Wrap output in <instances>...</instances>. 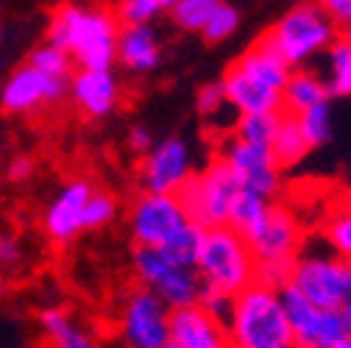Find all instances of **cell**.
Listing matches in <instances>:
<instances>
[{"instance_id":"6da1fadb","label":"cell","mask_w":351,"mask_h":348,"mask_svg":"<svg viewBox=\"0 0 351 348\" xmlns=\"http://www.w3.org/2000/svg\"><path fill=\"white\" fill-rule=\"evenodd\" d=\"M120 28V20L104 9L62 6L48 25V42L70 53L75 70H112Z\"/></svg>"},{"instance_id":"7a4b0ae2","label":"cell","mask_w":351,"mask_h":348,"mask_svg":"<svg viewBox=\"0 0 351 348\" xmlns=\"http://www.w3.org/2000/svg\"><path fill=\"white\" fill-rule=\"evenodd\" d=\"M226 329L232 348H295L282 293L256 282L234 295Z\"/></svg>"},{"instance_id":"3957f363","label":"cell","mask_w":351,"mask_h":348,"mask_svg":"<svg viewBox=\"0 0 351 348\" xmlns=\"http://www.w3.org/2000/svg\"><path fill=\"white\" fill-rule=\"evenodd\" d=\"M340 36L335 20L326 14V9L318 0H306V3H295L290 12H285L271 31L262 34V39L293 67L301 70L310 64L321 53L329 51V45Z\"/></svg>"},{"instance_id":"277c9868","label":"cell","mask_w":351,"mask_h":348,"mask_svg":"<svg viewBox=\"0 0 351 348\" xmlns=\"http://www.w3.org/2000/svg\"><path fill=\"white\" fill-rule=\"evenodd\" d=\"M195 273L204 287L237 295L254 284L256 259L240 232H234L232 226H217V229H206L201 237Z\"/></svg>"},{"instance_id":"5b68a950","label":"cell","mask_w":351,"mask_h":348,"mask_svg":"<svg viewBox=\"0 0 351 348\" xmlns=\"http://www.w3.org/2000/svg\"><path fill=\"white\" fill-rule=\"evenodd\" d=\"M237 192L240 184L234 173L221 159H215L179 190V201L187 212V221L206 232L217 226H229V212Z\"/></svg>"},{"instance_id":"8992f818","label":"cell","mask_w":351,"mask_h":348,"mask_svg":"<svg viewBox=\"0 0 351 348\" xmlns=\"http://www.w3.org/2000/svg\"><path fill=\"white\" fill-rule=\"evenodd\" d=\"M290 287L324 310H343L351 298V262L329 253H304L293 265Z\"/></svg>"},{"instance_id":"52a82bcc","label":"cell","mask_w":351,"mask_h":348,"mask_svg":"<svg viewBox=\"0 0 351 348\" xmlns=\"http://www.w3.org/2000/svg\"><path fill=\"white\" fill-rule=\"evenodd\" d=\"M117 332L125 348H165L170 345V307L148 287L131 290L123 298Z\"/></svg>"},{"instance_id":"ba28073f","label":"cell","mask_w":351,"mask_h":348,"mask_svg":"<svg viewBox=\"0 0 351 348\" xmlns=\"http://www.w3.org/2000/svg\"><path fill=\"white\" fill-rule=\"evenodd\" d=\"M243 237L256 262H295L304 251L301 221L290 206L276 201Z\"/></svg>"},{"instance_id":"9c48e42d","label":"cell","mask_w":351,"mask_h":348,"mask_svg":"<svg viewBox=\"0 0 351 348\" xmlns=\"http://www.w3.org/2000/svg\"><path fill=\"white\" fill-rule=\"evenodd\" d=\"M134 273L143 287L156 293L170 310L190 307L198 303L201 295V279L190 268L170 265L167 259L159 253V248H143L137 245L134 251Z\"/></svg>"},{"instance_id":"30bf717a","label":"cell","mask_w":351,"mask_h":348,"mask_svg":"<svg viewBox=\"0 0 351 348\" xmlns=\"http://www.w3.org/2000/svg\"><path fill=\"white\" fill-rule=\"evenodd\" d=\"M187 212L179 201V195L165 192H140L128 209V229L137 245L143 248H159L165 245L176 232L187 226Z\"/></svg>"},{"instance_id":"8fae6325","label":"cell","mask_w":351,"mask_h":348,"mask_svg":"<svg viewBox=\"0 0 351 348\" xmlns=\"http://www.w3.org/2000/svg\"><path fill=\"white\" fill-rule=\"evenodd\" d=\"M217 159L234 173L240 190H251L274 201V195L282 187V167L276 164L271 148L243 142L229 132V137H223L221 142Z\"/></svg>"},{"instance_id":"7c38bea8","label":"cell","mask_w":351,"mask_h":348,"mask_svg":"<svg viewBox=\"0 0 351 348\" xmlns=\"http://www.w3.org/2000/svg\"><path fill=\"white\" fill-rule=\"evenodd\" d=\"M282 301L287 307L295 348H337L348 337L340 310L315 307L293 287L282 290Z\"/></svg>"},{"instance_id":"4fadbf2b","label":"cell","mask_w":351,"mask_h":348,"mask_svg":"<svg viewBox=\"0 0 351 348\" xmlns=\"http://www.w3.org/2000/svg\"><path fill=\"white\" fill-rule=\"evenodd\" d=\"M193 151L182 137H167L156 142L140 162V187L143 192L179 195V190L195 176Z\"/></svg>"},{"instance_id":"5bb4252c","label":"cell","mask_w":351,"mask_h":348,"mask_svg":"<svg viewBox=\"0 0 351 348\" xmlns=\"http://www.w3.org/2000/svg\"><path fill=\"white\" fill-rule=\"evenodd\" d=\"M67 95H70V81L51 78L25 62L6 78L3 90H0V106L9 114H28L48 103H59Z\"/></svg>"},{"instance_id":"9a60e30c","label":"cell","mask_w":351,"mask_h":348,"mask_svg":"<svg viewBox=\"0 0 351 348\" xmlns=\"http://www.w3.org/2000/svg\"><path fill=\"white\" fill-rule=\"evenodd\" d=\"M93 192H95V187L86 179H73L53 195V201L45 209V217H42L45 234L51 243L67 245L81 232H86L84 229V212H86V203H90Z\"/></svg>"},{"instance_id":"2e32d148","label":"cell","mask_w":351,"mask_h":348,"mask_svg":"<svg viewBox=\"0 0 351 348\" xmlns=\"http://www.w3.org/2000/svg\"><path fill=\"white\" fill-rule=\"evenodd\" d=\"M170 343L176 348H232L226 321L209 315L198 303L170 310Z\"/></svg>"},{"instance_id":"e0dca14e","label":"cell","mask_w":351,"mask_h":348,"mask_svg":"<svg viewBox=\"0 0 351 348\" xmlns=\"http://www.w3.org/2000/svg\"><path fill=\"white\" fill-rule=\"evenodd\" d=\"M70 101L93 120L112 114L120 103V84L112 70H75L70 78Z\"/></svg>"},{"instance_id":"ac0fdd59","label":"cell","mask_w":351,"mask_h":348,"mask_svg":"<svg viewBox=\"0 0 351 348\" xmlns=\"http://www.w3.org/2000/svg\"><path fill=\"white\" fill-rule=\"evenodd\" d=\"M221 84L226 90L229 106L237 114H271V112H282V92L271 90L268 84H262L254 75L243 73L237 64H232L226 70Z\"/></svg>"},{"instance_id":"d6986e66","label":"cell","mask_w":351,"mask_h":348,"mask_svg":"<svg viewBox=\"0 0 351 348\" xmlns=\"http://www.w3.org/2000/svg\"><path fill=\"white\" fill-rule=\"evenodd\" d=\"M117 62L131 73H151L162 62V45L151 25H123L117 39Z\"/></svg>"},{"instance_id":"ffe728a7","label":"cell","mask_w":351,"mask_h":348,"mask_svg":"<svg viewBox=\"0 0 351 348\" xmlns=\"http://www.w3.org/2000/svg\"><path fill=\"white\" fill-rule=\"evenodd\" d=\"M324 103H329L326 81L315 70H306V67L293 70L285 90H282V112L298 117V114L310 112L315 106H324Z\"/></svg>"},{"instance_id":"44dd1931","label":"cell","mask_w":351,"mask_h":348,"mask_svg":"<svg viewBox=\"0 0 351 348\" xmlns=\"http://www.w3.org/2000/svg\"><path fill=\"white\" fill-rule=\"evenodd\" d=\"M232 64H237L243 73L254 75L256 81L268 84L271 90H276V92L285 90V84H287V78H290V73H293V67H290L262 36L254 42V45H251L245 53H240V59H234Z\"/></svg>"},{"instance_id":"7402d4cb","label":"cell","mask_w":351,"mask_h":348,"mask_svg":"<svg viewBox=\"0 0 351 348\" xmlns=\"http://www.w3.org/2000/svg\"><path fill=\"white\" fill-rule=\"evenodd\" d=\"M39 326H42V332H45L51 348H98L95 334L86 326H78L73 321V315L62 307L42 310L39 312Z\"/></svg>"},{"instance_id":"603a6c76","label":"cell","mask_w":351,"mask_h":348,"mask_svg":"<svg viewBox=\"0 0 351 348\" xmlns=\"http://www.w3.org/2000/svg\"><path fill=\"white\" fill-rule=\"evenodd\" d=\"M271 153H274V159H276V164L282 170L285 167H295L306 153H310V142L304 140L301 128H298V120L293 114L282 112L279 128H276L274 142H271Z\"/></svg>"},{"instance_id":"cb8c5ba5","label":"cell","mask_w":351,"mask_h":348,"mask_svg":"<svg viewBox=\"0 0 351 348\" xmlns=\"http://www.w3.org/2000/svg\"><path fill=\"white\" fill-rule=\"evenodd\" d=\"M326 56V86H329V95L337 98H351V36H337Z\"/></svg>"},{"instance_id":"d4e9b609","label":"cell","mask_w":351,"mask_h":348,"mask_svg":"<svg viewBox=\"0 0 351 348\" xmlns=\"http://www.w3.org/2000/svg\"><path fill=\"white\" fill-rule=\"evenodd\" d=\"M201 237H204V229H198L195 223H187L182 232H176L165 245H159V253L167 259L170 265L195 271L198 251H201Z\"/></svg>"},{"instance_id":"484cf974","label":"cell","mask_w":351,"mask_h":348,"mask_svg":"<svg viewBox=\"0 0 351 348\" xmlns=\"http://www.w3.org/2000/svg\"><path fill=\"white\" fill-rule=\"evenodd\" d=\"M279 120H282V112H271V114H240L232 134L243 142H251V145H259V148H271L274 142V134L279 128Z\"/></svg>"},{"instance_id":"4316f807","label":"cell","mask_w":351,"mask_h":348,"mask_svg":"<svg viewBox=\"0 0 351 348\" xmlns=\"http://www.w3.org/2000/svg\"><path fill=\"white\" fill-rule=\"evenodd\" d=\"M223 9V0H179L170 14L173 23L182 31H193V34H204V28L212 23V17Z\"/></svg>"},{"instance_id":"83f0119b","label":"cell","mask_w":351,"mask_h":348,"mask_svg":"<svg viewBox=\"0 0 351 348\" xmlns=\"http://www.w3.org/2000/svg\"><path fill=\"white\" fill-rule=\"evenodd\" d=\"M274 201L265 198V195H259V192H251V190H240L234 203H232V212H229V226L240 234H245L262 214L268 212Z\"/></svg>"},{"instance_id":"f1b7e54d","label":"cell","mask_w":351,"mask_h":348,"mask_svg":"<svg viewBox=\"0 0 351 348\" xmlns=\"http://www.w3.org/2000/svg\"><path fill=\"white\" fill-rule=\"evenodd\" d=\"M28 64L36 67L39 73L51 75V78H59V81H70L75 75V62L70 59V53L56 48V45H51V42L34 48L31 56H28Z\"/></svg>"},{"instance_id":"f546056e","label":"cell","mask_w":351,"mask_h":348,"mask_svg":"<svg viewBox=\"0 0 351 348\" xmlns=\"http://www.w3.org/2000/svg\"><path fill=\"white\" fill-rule=\"evenodd\" d=\"M324 240L335 256L351 262V206L337 209L324 223Z\"/></svg>"},{"instance_id":"4dcf8cb0","label":"cell","mask_w":351,"mask_h":348,"mask_svg":"<svg viewBox=\"0 0 351 348\" xmlns=\"http://www.w3.org/2000/svg\"><path fill=\"white\" fill-rule=\"evenodd\" d=\"M295 120H298V128H301L304 140L310 142V148H318V145L329 142V137H332V109H329V103L304 112Z\"/></svg>"},{"instance_id":"1f68e13d","label":"cell","mask_w":351,"mask_h":348,"mask_svg":"<svg viewBox=\"0 0 351 348\" xmlns=\"http://www.w3.org/2000/svg\"><path fill=\"white\" fill-rule=\"evenodd\" d=\"M117 217V201L112 192H104V190H95L90 203H86V212H84V229L86 232H95V229H104L109 226Z\"/></svg>"},{"instance_id":"d6a6232c","label":"cell","mask_w":351,"mask_h":348,"mask_svg":"<svg viewBox=\"0 0 351 348\" xmlns=\"http://www.w3.org/2000/svg\"><path fill=\"white\" fill-rule=\"evenodd\" d=\"M156 0H117V20L120 25H151L159 14Z\"/></svg>"},{"instance_id":"836d02e7","label":"cell","mask_w":351,"mask_h":348,"mask_svg":"<svg viewBox=\"0 0 351 348\" xmlns=\"http://www.w3.org/2000/svg\"><path fill=\"white\" fill-rule=\"evenodd\" d=\"M293 265L295 262H256V276L254 282L268 287V290H287L290 287V279H293Z\"/></svg>"},{"instance_id":"e575fe53","label":"cell","mask_w":351,"mask_h":348,"mask_svg":"<svg viewBox=\"0 0 351 348\" xmlns=\"http://www.w3.org/2000/svg\"><path fill=\"white\" fill-rule=\"evenodd\" d=\"M237 25H240V14H237V9H232L229 3H223V9L212 17V23L204 28L201 36H204L206 42H212V45H217V42H226L229 36H234Z\"/></svg>"},{"instance_id":"d590c367","label":"cell","mask_w":351,"mask_h":348,"mask_svg":"<svg viewBox=\"0 0 351 348\" xmlns=\"http://www.w3.org/2000/svg\"><path fill=\"white\" fill-rule=\"evenodd\" d=\"M195 103H198L201 117H206V120L217 117L223 109H232V106H229V98H226V90H223V84H221V81L204 84L201 90H198V95H195Z\"/></svg>"},{"instance_id":"8d00e7d4","label":"cell","mask_w":351,"mask_h":348,"mask_svg":"<svg viewBox=\"0 0 351 348\" xmlns=\"http://www.w3.org/2000/svg\"><path fill=\"white\" fill-rule=\"evenodd\" d=\"M232 303H234V295H226L215 287H204L201 284V295H198V307H204L209 315L221 318V321H229L232 315Z\"/></svg>"},{"instance_id":"74e56055","label":"cell","mask_w":351,"mask_h":348,"mask_svg":"<svg viewBox=\"0 0 351 348\" xmlns=\"http://www.w3.org/2000/svg\"><path fill=\"white\" fill-rule=\"evenodd\" d=\"M343 36H351V0H318Z\"/></svg>"},{"instance_id":"f35d334b","label":"cell","mask_w":351,"mask_h":348,"mask_svg":"<svg viewBox=\"0 0 351 348\" xmlns=\"http://www.w3.org/2000/svg\"><path fill=\"white\" fill-rule=\"evenodd\" d=\"M154 145H156V142H154V132H151L148 125H134V128L128 132V148L134 151V153L145 156Z\"/></svg>"},{"instance_id":"ab89813d","label":"cell","mask_w":351,"mask_h":348,"mask_svg":"<svg viewBox=\"0 0 351 348\" xmlns=\"http://www.w3.org/2000/svg\"><path fill=\"white\" fill-rule=\"evenodd\" d=\"M20 259V243L12 234H0V265H14Z\"/></svg>"},{"instance_id":"60d3db41","label":"cell","mask_w":351,"mask_h":348,"mask_svg":"<svg viewBox=\"0 0 351 348\" xmlns=\"http://www.w3.org/2000/svg\"><path fill=\"white\" fill-rule=\"evenodd\" d=\"M31 173H34V162H31L28 156L12 159V164H9V179H12V182H25Z\"/></svg>"},{"instance_id":"b9f144b4","label":"cell","mask_w":351,"mask_h":348,"mask_svg":"<svg viewBox=\"0 0 351 348\" xmlns=\"http://www.w3.org/2000/svg\"><path fill=\"white\" fill-rule=\"evenodd\" d=\"M340 315H343V321H346V329H348V337H351V298H348V301L343 303Z\"/></svg>"},{"instance_id":"7bdbcfd3","label":"cell","mask_w":351,"mask_h":348,"mask_svg":"<svg viewBox=\"0 0 351 348\" xmlns=\"http://www.w3.org/2000/svg\"><path fill=\"white\" fill-rule=\"evenodd\" d=\"M337 348H351V337H346V340H343V343H340Z\"/></svg>"},{"instance_id":"ee69618b","label":"cell","mask_w":351,"mask_h":348,"mask_svg":"<svg viewBox=\"0 0 351 348\" xmlns=\"http://www.w3.org/2000/svg\"><path fill=\"white\" fill-rule=\"evenodd\" d=\"M165 348H176V345H173V343H170V345H165Z\"/></svg>"},{"instance_id":"f6af8a7d","label":"cell","mask_w":351,"mask_h":348,"mask_svg":"<svg viewBox=\"0 0 351 348\" xmlns=\"http://www.w3.org/2000/svg\"><path fill=\"white\" fill-rule=\"evenodd\" d=\"M293 3H298V0H293Z\"/></svg>"}]
</instances>
